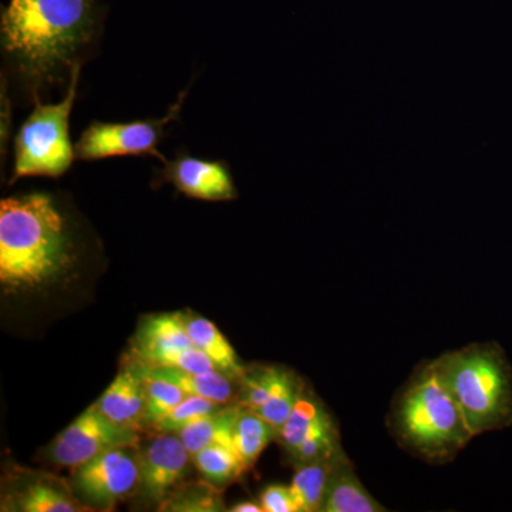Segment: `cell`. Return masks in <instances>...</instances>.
<instances>
[{"label":"cell","mask_w":512,"mask_h":512,"mask_svg":"<svg viewBox=\"0 0 512 512\" xmlns=\"http://www.w3.org/2000/svg\"><path fill=\"white\" fill-rule=\"evenodd\" d=\"M241 409L239 404H231V406L224 404L217 412L194 421L190 426L178 431L177 434L183 440L191 456L201 448L212 446V444H224V446L232 447L235 420H237Z\"/></svg>","instance_id":"cell-17"},{"label":"cell","mask_w":512,"mask_h":512,"mask_svg":"<svg viewBox=\"0 0 512 512\" xmlns=\"http://www.w3.org/2000/svg\"><path fill=\"white\" fill-rule=\"evenodd\" d=\"M74 264L69 225L43 192L0 202V285L6 293L52 284Z\"/></svg>","instance_id":"cell-2"},{"label":"cell","mask_w":512,"mask_h":512,"mask_svg":"<svg viewBox=\"0 0 512 512\" xmlns=\"http://www.w3.org/2000/svg\"><path fill=\"white\" fill-rule=\"evenodd\" d=\"M340 451L342 447H340L338 427L332 417H329L309 433L298 450L292 454L291 460L293 466H299V464L311 463L322 458L335 457Z\"/></svg>","instance_id":"cell-23"},{"label":"cell","mask_w":512,"mask_h":512,"mask_svg":"<svg viewBox=\"0 0 512 512\" xmlns=\"http://www.w3.org/2000/svg\"><path fill=\"white\" fill-rule=\"evenodd\" d=\"M94 406L107 419L126 429L140 431L146 426V382L133 363L121 370Z\"/></svg>","instance_id":"cell-11"},{"label":"cell","mask_w":512,"mask_h":512,"mask_svg":"<svg viewBox=\"0 0 512 512\" xmlns=\"http://www.w3.org/2000/svg\"><path fill=\"white\" fill-rule=\"evenodd\" d=\"M96 29L93 0H9L0 37L12 66L39 87L72 73Z\"/></svg>","instance_id":"cell-1"},{"label":"cell","mask_w":512,"mask_h":512,"mask_svg":"<svg viewBox=\"0 0 512 512\" xmlns=\"http://www.w3.org/2000/svg\"><path fill=\"white\" fill-rule=\"evenodd\" d=\"M384 507L363 487L345 453L340 454L330 474L320 512H382Z\"/></svg>","instance_id":"cell-13"},{"label":"cell","mask_w":512,"mask_h":512,"mask_svg":"<svg viewBox=\"0 0 512 512\" xmlns=\"http://www.w3.org/2000/svg\"><path fill=\"white\" fill-rule=\"evenodd\" d=\"M140 453V487L151 503L164 504L187 477L192 461L190 451L177 433H158Z\"/></svg>","instance_id":"cell-9"},{"label":"cell","mask_w":512,"mask_h":512,"mask_svg":"<svg viewBox=\"0 0 512 512\" xmlns=\"http://www.w3.org/2000/svg\"><path fill=\"white\" fill-rule=\"evenodd\" d=\"M222 406L224 404L214 402V400L195 396V394H187L183 402L174 407L171 413H168L163 420L158 421L153 430L156 431V434L178 433V431L190 426L194 421L217 412Z\"/></svg>","instance_id":"cell-25"},{"label":"cell","mask_w":512,"mask_h":512,"mask_svg":"<svg viewBox=\"0 0 512 512\" xmlns=\"http://www.w3.org/2000/svg\"><path fill=\"white\" fill-rule=\"evenodd\" d=\"M433 365L474 437L512 426V366L501 346H467Z\"/></svg>","instance_id":"cell-3"},{"label":"cell","mask_w":512,"mask_h":512,"mask_svg":"<svg viewBox=\"0 0 512 512\" xmlns=\"http://www.w3.org/2000/svg\"><path fill=\"white\" fill-rule=\"evenodd\" d=\"M394 430L409 450L437 463L451 460L474 439L433 362L404 389L394 412Z\"/></svg>","instance_id":"cell-4"},{"label":"cell","mask_w":512,"mask_h":512,"mask_svg":"<svg viewBox=\"0 0 512 512\" xmlns=\"http://www.w3.org/2000/svg\"><path fill=\"white\" fill-rule=\"evenodd\" d=\"M184 319L192 345L208 356L218 372L239 382L247 372V367L242 365L237 352L220 329L211 320L192 313H184Z\"/></svg>","instance_id":"cell-15"},{"label":"cell","mask_w":512,"mask_h":512,"mask_svg":"<svg viewBox=\"0 0 512 512\" xmlns=\"http://www.w3.org/2000/svg\"><path fill=\"white\" fill-rule=\"evenodd\" d=\"M140 434L107 419L90 406L46 448V458L57 467L76 468L119 447H138Z\"/></svg>","instance_id":"cell-7"},{"label":"cell","mask_w":512,"mask_h":512,"mask_svg":"<svg viewBox=\"0 0 512 512\" xmlns=\"http://www.w3.org/2000/svg\"><path fill=\"white\" fill-rule=\"evenodd\" d=\"M192 463L211 487L222 488L247 471L234 448L212 444L192 454Z\"/></svg>","instance_id":"cell-21"},{"label":"cell","mask_w":512,"mask_h":512,"mask_svg":"<svg viewBox=\"0 0 512 512\" xmlns=\"http://www.w3.org/2000/svg\"><path fill=\"white\" fill-rule=\"evenodd\" d=\"M303 390H305V383L295 372L279 367L278 376L268 400L255 413L264 417L279 433L289 414L292 413L293 407L298 403L299 397L302 396Z\"/></svg>","instance_id":"cell-22"},{"label":"cell","mask_w":512,"mask_h":512,"mask_svg":"<svg viewBox=\"0 0 512 512\" xmlns=\"http://www.w3.org/2000/svg\"><path fill=\"white\" fill-rule=\"evenodd\" d=\"M335 457L322 458V460L311 461V463L295 466L296 473L293 477L291 488L295 495L299 512H318L325 500L326 488H328L330 474L335 467Z\"/></svg>","instance_id":"cell-19"},{"label":"cell","mask_w":512,"mask_h":512,"mask_svg":"<svg viewBox=\"0 0 512 512\" xmlns=\"http://www.w3.org/2000/svg\"><path fill=\"white\" fill-rule=\"evenodd\" d=\"M276 439H278V430L272 424L258 413L242 407L235 420L232 447L247 470L254 466L262 451Z\"/></svg>","instance_id":"cell-18"},{"label":"cell","mask_w":512,"mask_h":512,"mask_svg":"<svg viewBox=\"0 0 512 512\" xmlns=\"http://www.w3.org/2000/svg\"><path fill=\"white\" fill-rule=\"evenodd\" d=\"M130 362L144 375L167 380L187 394L205 397V399L214 400L220 404H229L235 396H238L239 382L229 379L217 370L208 373H194L177 369V367L146 365V363L136 362V360H130Z\"/></svg>","instance_id":"cell-14"},{"label":"cell","mask_w":512,"mask_h":512,"mask_svg":"<svg viewBox=\"0 0 512 512\" xmlns=\"http://www.w3.org/2000/svg\"><path fill=\"white\" fill-rule=\"evenodd\" d=\"M229 511L232 512H264L261 503L255 501H242V503L234 504Z\"/></svg>","instance_id":"cell-28"},{"label":"cell","mask_w":512,"mask_h":512,"mask_svg":"<svg viewBox=\"0 0 512 512\" xmlns=\"http://www.w3.org/2000/svg\"><path fill=\"white\" fill-rule=\"evenodd\" d=\"M140 375L144 377V382H146V426L153 429L158 421L163 420L174 407L183 402L187 393L175 384L160 379V377L144 375L141 372Z\"/></svg>","instance_id":"cell-24"},{"label":"cell","mask_w":512,"mask_h":512,"mask_svg":"<svg viewBox=\"0 0 512 512\" xmlns=\"http://www.w3.org/2000/svg\"><path fill=\"white\" fill-rule=\"evenodd\" d=\"M259 503L264 512H299L291 485H269L262 491Z\"/></svg>","instance_id":"cell-26"},{"label":"cell","mask_w":512,"mask_h":512,"mask_svg":"<svg viewBox=\"0 0 512 512\" xmlns=\"http://www.w3.org/2000/svg\"><path fill=\"white\" fill-rule=\"evenodd\" d=\"M15 510L23 512H77L84 508L63 481L55 477L39 476L23 485L15 495Z\"/></svg>","instance_id":"cell-16"},{"label":"cell","mask_w":512,"mask_h":512,"mask_svg":"<svg viewBox=\"0 0 512 512\" xmlns=\"http://www.w3.org/2000/svg\"><path fill=\"white\" fill-rule=\"evenodd\" d=\"M185 94L187 92L180 94L177 103L173 104L163 119L137 120L130 123L93 121L74 146L76 160L151 156L160 158L165 163L167 158L158 151V144L163 140L165 127L180 116Z\"/></svg>","instance_id":"cell-6"},{"label":"cell","mask_w":512,"mask_h":512,"mask_svg":"<svg viewBox=\"0 0 512 512\" xmlns=\"http://www.w3.org/2000/svg\"><path fill=\"white\" fill-rule=\"evenodd\" d=\"M138 448H114L73 468L74 490L84 500L106 510L136 494L140 487Z\"/></svg>","instance_id":"cell-8"},{"label":"cell","mask_w":512,"mask_h":512,"mask_svg":"<svg viewBox=\"0 0 512 512\" xmlns=\"http://www.w3.org/2000/svg\"><path fill=\"white\" fill-rule=\"evenodd\" d=\"M191 346L194 345L185 326L184 313H157L141 320L131 343L130 360L151 365L160 356Z\"/></svg>","instance_id":"cell-12"},{"label":"cell","mask_w":512,"mask_h":512,"mask_svg":"<svg viewBox=\"0 0 512 512\" xmlns=\"http://www.w3.org/2000/svg\"><path fill=\"white\" fill-rule=\"evenodd\" d=\"M170 501V510L173 511H220L224 504L220 503L212 490L200 493V491H187L185 494L178 495L177 500Z\"/></svg>","instance_id":"cell-27"},{"label":"cell","mask_w":512,"mask_h":512,"mask_svg":"<svg viewBox=\"0 0 512 512\" xmlns=\"http://www.w3.org/2000/svg\"><path fill=\"white\" fill-rule=\"evenodd\" d=\"M163 177L187 197L202 201H232L238 197L225 161L202 160L180 154L164 163Z\"/></svg>","instance_id":"cell-10"},{"label":"cell","mask_w":512,"mask_h":512,"mask_svg":"<svg viewBox=\"0 0 512 512\" xmlns=\"http://www.w3.org/2000/svg\"><path fill=\"white\" fill-rule=\"evenodd\" d=\"M329 417L330 414L326 412L325 404L320 402L315 394L305 389L284 426L279 430L276 440L282 444L286 453L292 456L301 446L303 440L309 436V433Z\"/></svg>","instance_id":"cell-20"},{"label":"cell","mask_w":512,"mask_h":512,"mask_svg":"<svg viewBox=\"0 0 512 512\" xmlns=\"http://www.w3.org/2000/svg\"><path fill=\"white\" fill-rule=\"evenodd\" d=\"M80 67L82 63L73 67L69 90L60 103L42 104L36 97L35 109L16 136L10 184L23 177H62L76 160L69 120L77 96Z\"/></svg>","instance_id":"cell-5"}]
</instances>
